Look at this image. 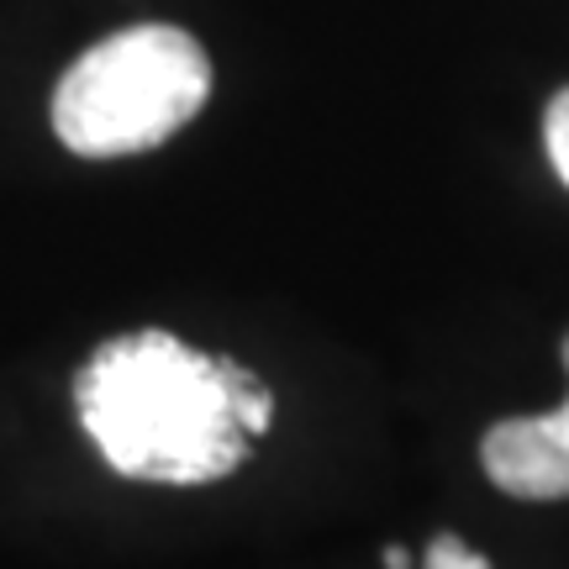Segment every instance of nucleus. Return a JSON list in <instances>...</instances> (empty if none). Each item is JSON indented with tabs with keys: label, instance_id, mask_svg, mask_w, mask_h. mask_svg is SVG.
<instances>
[{
	"label": "nucleus",
	"instance_id": "obj_1",
	"mask_svg": "<svg viewBox=\"0 0 569 569\" xmlns=\"http://www.w3.org/2000/svg\"><path fill=\"white\" fill-rule=\"evenodd\" d=\"M253 369L180 343L174 332H127L74 375V411L101 459L127 480L206 486L248 459L238 390Z\"/></svg>",
	"mask_w": 569,
	"mask_h": 569
},
{
	"label": "nucleus",
	"instance_id": "obj_3",
	"mask_svg": "<svg viewBox=\"0 0 569 569\" xmlns=\"http://www.w3.org/2000/svg\"><path fill=\"white\" fill-rule=\"evenodd\" d=\"M565 369H569V332H565ZM490 486H501L517 501H565L569 496V401L549 417H511L496 422L480 443Z\"/></svg>",
	"mask_w": 569,
	"mask_h": 569
},
{
	"label": "nucleus",
	"instance_id": "obj_2",
	"mask_svg": "<svg viewBox=\"0 0 569 569\" xmlns=\"http://www.w3.org/2000/svg\"><path fill=\"white\" fill-rule=\"evenodd\" d=\"M211 96V59L180 27L142 21L84 48L53 90V132L80 159L148 153L196 122Z\"/></svg>",
	"mask_w": 569,
	"mask_h": 569
},
{
	"label": "nucleus",
	"instance_id": "obj_5",
	"mask_svg": "<svg viewBox=\"0 0 569 569\" xmlns=\"http://www.w3.org/2000/svg\"><path fill=\"white\" fill-rule=\"evenodd\" d=\"M422 569H490L486 553H475L465 538H453V532H438L422 553Z\"/></svg>",
	"mask_w": 569,
	"mask_h": 569
},
{
	"label": "nucleus",
	"instance_id": "obj_6",
	"mask_svg": "<svg viewBox=\"0 0 569 569\" xmlns=\"http://www.w3.org/2000/svg\"><path fill=\"white\" fill-rule=\"evenodd\" d=\"M386 569H411V553L407 549H386Z\"/></svg>",
	"mask_w": 569,
	"mask_h": 569
},
{
	"label": "nucleus",
	"instance_id": "obj_4",
	"mask_svg": "<svg viewBox=\"0 0 569 569\" xmlns=\"http://www.w3.org/2000/svg\"><path fill=\"white\" fill-rule=\"evenodd\" d=\"M543 148H549L553 174L569 184V90H559L549 101V117H543Z\"/></svg>",
	"mask_w": 569,
	"mask_h": 569
}]
</instances>
